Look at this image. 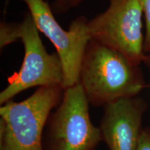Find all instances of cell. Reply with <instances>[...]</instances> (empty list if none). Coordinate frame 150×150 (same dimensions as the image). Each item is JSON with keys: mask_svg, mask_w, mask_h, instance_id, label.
Segmentation results:
<instances>
[{"mask_svg": "<svg viewBox=\"0 0 150 150\" xmlns=\"http://www.w3.org/2000/svg\"><path fill=\"white\" fill-rule=\"evenodd\" d=\"M108 8L88 22L91 39L140 65L145 56L140 0H109Z\"/></svg>", "mask_w": 150, "mask_h": 150, "instance_id": "obj_5", "label": "cell"}, {"mask_svg": "<svg viewBox=\"0 0 150 150\" xmlns=\"http://www.w3.org/2000/svg\"><path fill=\"white\" fill-rule=\"evenodd\" d=\"M83 1V0H73L72 3V6H74L78 5L79 4L81 3V1Z\"/></svg>", "mask_w": 150, "mask_h": 150, "instance_id": "obj_12", "label": "cell"}, {"mask_svg": "<svg viewBox=\"0 0 150 150\" xmlns=\"http://www.w3.org/2000/svg\"><path fill=\"white\" fill-rule=\"evenodd\" d=\"M16 37L24 45V60L19 72L8 78V86L0 93L1 105L31 88L63 85L64 74L59 54L47 52L30 14L16 24Z\"/></svg>", "mask_w": 150, "mask_h": 150, "instance_id": "obj_3", "label": "cell"}, {"mask_svg": "<svg viewBox=\"0 0 150 150\" xmlns=\"http://www.w3.org/2000/svg\"><path fill=\"white\" fill-rule=\"evenodd\" d=\"M73 0H57V4L58 5L61 6H64L69 5L72 6Z\"/></svg>", "mask_w": 150, "mask_h": 150, "instance_id": "obj_11", "label": "cell"}, {"mask_svg": "<svg viewBox=\"0 0 150 150\" xmlns=\"http://www.w3.org/2000/svg\"><path fill=\"white\" fill-rule=\"evenodd\" d=\"M145 19V36L144 42L145 54L150 53V0H140Z\"/></svg>", "mask_w": 150, "mask_h": 150, "instance_id": "obj_8", "label": "cell"}, {"mask_svg": "<svg viewBox=\"0 0 150 150\" xmlns=\"http://www.w3.org/2000/svg\"><path fill=\"white\" fill-rule=\"evenodd\" d=\"M89 102L79 83L65 90L49 117L47 150H94L102 140L99 127L92 123Z\"/></svg>", "mask_w": 150, "mask_h": 150, "instance_id": "obj_4", "label": "cell"}, {"mask_svg": "<svg viewBox=\"0 0 150 150\" xmlns=\"http://www.w3.org/2000/svg\"><path fill=\"white\" fill-rule=\"evenodd\" d=\"M29 9L35 25L51 41L63 66L65 90L79 83V71L86 47L91 40L87 19L79 17L66 31L56 21L48 3L44 0H22Z\"/></svg>", "mask_w": 150, "mask_h": 150, "instance_id": "obj_6", "label": "cell"}, {"mask_svg": "<svg viewBox=\"0 0 150 150\" xmlns=\"http://www.w3.org/2000/svg\"><path fill=\"white\" fill-rule=\"evenodd\" d=\"M142 63L146 65V67H147L150 71V53L145 54L143 58V61H142Z\"/></svg>", "mask_w": 150, "mask_h": 150, "instance_id": "obj_10", "label": "cell"}, {"mask_svg": "<svg viewBox=\"0 0 150 150\" xmlns=\"http://www.w3.org/2000/svg\"><path fill=\"white\" fill-rule=\"evenodd\" d=\"M146 109L147 104L137 96L104 106L99 129L102 140L110 150H136Z\"/></svg>", "mask_w": 150, "mask_h": 150, "instance_id": "obj_7", "label": "cell"}, {"mask_svg": "<svg viewBox=\"0 0 150 150\" xmlns=\"http://www.w3.org/2000/svg\"><path fill=\"white\" fill-rule=\"evenodd\" d=\"M136 150H150V127L142 129Z\"/></svg>", "mask_w": 150, "mask_h": 150, "instance_id": "obj_9", "label": "cell"}, {"mask_svg": "<svg viewBox=\"0 0 150 150\" xmlns=\"http://www.w3.org/2000/svg\"><path fill=\"white\" fill-rule=\"evenodd\" d=\"M79 83L89 104L95 106L136 97L145 86L139 65L92 39L82 59Z\"/></svg>", "mask_w": 150, "mask_h": 150, "instance_id": "obj_1", "label": "cell"}, {"mask_svg": "<svg viewBox=\"0 0 150 150\" xmlns=\"http://www.w3.org/2000/svg\"><path fill=\"white\" fill-rule=\"evenodd\" d=\"M65 89L61 85L40 86L20 102L10 100L0 108V150H45L43 129Z\"/></svg>", "mask_w": 150, "mask_h": 150, "instance_id": "obj_2", "label": "cell"}]
</instances>
